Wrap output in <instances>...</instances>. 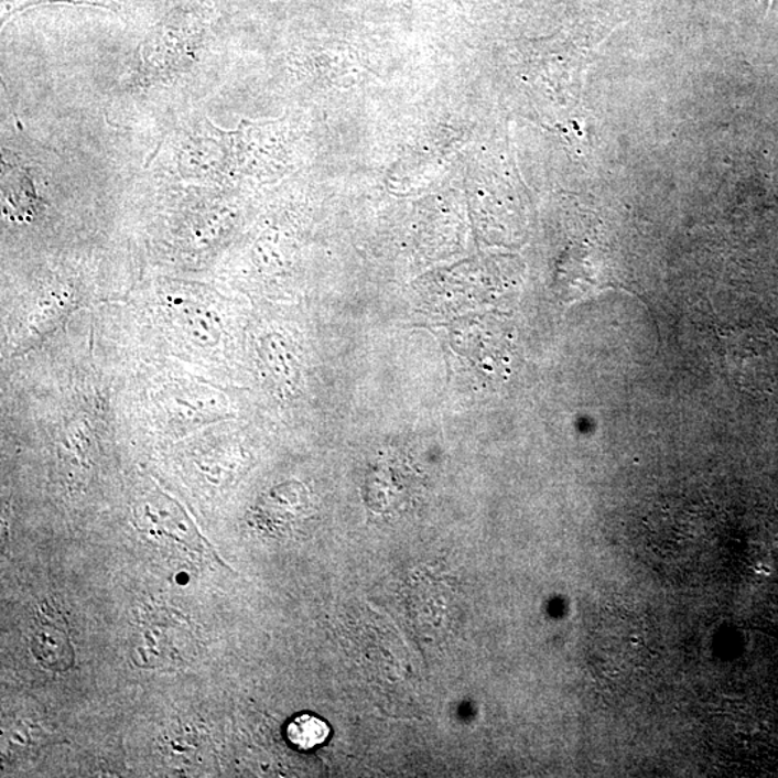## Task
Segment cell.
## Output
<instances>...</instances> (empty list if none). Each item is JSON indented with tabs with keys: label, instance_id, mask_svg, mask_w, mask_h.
Here are the masks:
<instances>
[{
	"label": "cell",
	"instance_id": "cell-3",
	"mask_svg": "<svg viewBox=\"0 0 778 778\" xmlns=\"http://www.w3.org/2000/svg\"><path fill=\"white\" fill-rule=\"evenodd\" d=\"M173 317L176 318L182 332L194 344L199 346H213L219 337V322L213 312L206 311L204 306L185 302L177 299L171 303Z\"/></svg>",
	"mask_w": 778,
	"mask_h": 778
},
{
	"label": "cell",
	"instance_id": "cell-1",
	"mask_svg": "<svg viewBox=\"0 0 778 778\" xmlns=\"http://www.w3.org/2000/svg\"><path fill=\"white\" fill-rule=\"evenodd\" d=\"M726 371L738 387L752 391L772 388L778 372V350L758 331L735 329L723 336Z\"/></svg>",
	"mask_w": 778,
	"mask_h": 778
},
{
	"label": "cell",
	"instance_id": "cell-2",
	"mask_svg": "<svg viewBox=\"0 0 778 778\" xmlns=\"http://www.w3.org/2000/svg\"><path fill=\"white\" fill-rule=\"evenodd\" d=\"M138 518L149 528H156L158 532L166 533L169 538L201 550L198 533L195 532L180 506L173 504L171 499L156 498L143 501L138 508Z\"/></svg>",
	"mask_w": 778,
	"mask_h": 778
},
{
	"label": "cell",
	"instance_id": "cell-4",
	"mask_svg": "<svg viewBox=\"0 0 778 778\" xmlns=\"http://www.w3.org/2000/svg\"><path fill=\"white\" fill-rule=\"evenodd\" d=\"M331 726L316 715L303 714L290 721L285 728L289 743L300 752H311L327 742Z\"/></svg>",
	"mask_w": 778,
	"mask_h": 778
}]
</instances>
